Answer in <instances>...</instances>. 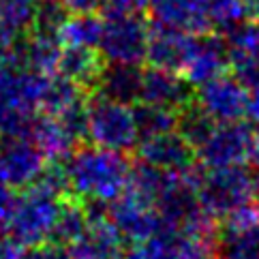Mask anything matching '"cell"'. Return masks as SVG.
Wrapping results in <instances>:
<instances>
[{
	"label": "cell",
	"instance_id": "cell-1",
	"mask_svg": "<svg viewBox=\"0 0 259 259\" xmlns=\"http://www.w3.org/2000/svg\"><path fill=\"white\" fill-rule=\"evenodd\" d=\"M69 193L79 201L109 203L124 193L131 174V159L124 152L95 144H79L60 161Z\"/></svg>",
	"mask_w": 259,
	"mask_h": 259
},
{
	"label": "cell",
	"instance_id": "cell-2",
	"mask_svg": "<svg viewBox=\"0 0 259 259\" xmlns=\"http://www.w3.org/2000/svg\"><path fill=\"white\" fill-rule=\"evenodd\" d=\"M257 197L259 178L246 165L214 167L197 176V199L214 221H225L236 212L253 208Z\"/></svg>",
	"mask_w": 259,
	"mask_h": 259
},
{
	"label": "cell",
	"instance_id": "cell-3",
	"mask_svg": "<svg viewBox=\"0 0 259 259\" xmlns=\"http://www.w3.org/2000/svg\"><path fill=\"white\" fill-rule=\"evenodd\" d=\"M64 199V195H58L41 182H32L30 187L22 189L17 208L7 225L9 236L22 248H36L50 242Z\"/></svg>",
	"mask_w": 259,
	"mask_h": 259
},
{
	"label": "cell",
	"instance_id": "cell-4",
	"mask_svg": "<svg viewBox=\"0 0 259 259\" xmlns=\"http://www.w3.org/2000/svg\"><path fill=\"white\" fill-rule=\"evenodd\" d=\"M88 142L107 150L131 154L140 144L133 105L118 103L97 92L88 95Z\"/></svg>",
	"mask_w": 259,
	"mask_h": 259
},
{
	"label": "cell",
	"instance_id": "cell-5",
	"mask_svg": "<svg viewBox=\"0 0 259 259\" xmlns=\"http://www.w3.org/2000/svg\"><path fill=\"white\" fill-rule=\"evenodd\" d=\"M103 15L99 50L107 62L142 64L146 60L150 22L142 11H118Z\"/></svg>",
	"mask_w": 259,
	"mask_h": 259
},
{
	"label": "cell",
	"instance_id": "cell-6",
	"mask_svg": "<svg viewBox=\"0 0 259 259\" xmlns=\"http://www.w3.org/2000/svg\"><path fill=\"white\" fill-rule=\"evenodd\" d=\"M255 144V126L236 120V122H221L212 128L195 154L197 161L206 169L214 167H234L248 165Z\"/></svg>",
	"mask_w": 259,
	"mask_h": 259
},
{
	"label": "cell",
	"instance_id": "cell-7",
	"mask_svg": "<svg viewBox=\"0 0 259 259\" xmlns=\"http://www.w3.org/2000/svg\"><path fill=\"white\" fill-rule=\"evenodd\" d=\"M50 165V159L26 135L0 137V180L9 187L22 191L39 180Z\"/></svg>",
	"mask_w": 259,
	"mask_h": 259
},
{
	"label": "cell",
	"instance_id": "cell-8",
	"mask_svg": "<svg viewBox=\"0 0 259 259\" xmlns=\"http://www.w3.org/2000/svg\"><path fill=\"white\" fill-rule=\"evenodd\" d=\"M107 221L120 240H126L131 244L154 236L163 227V221L152 203L128 189H124L118 199L107 203Z\"/></svg>",
	"mask_w": 259,
	"mask_h": 259
},
{
	"label": "cell",
	"instance_id": "cell-9",
	"mask_svg": "<svg viewBox=\"0 0 259 259\" xmlns=\"http://www.w3.org/2000/svg\"><path fill=\"white\" fill-rule=\"evenodd\" d=\"M195 103L214 122H236L246 118V88L234 73H223L195 88Z\"/></svg>",
	"mask_w": 259,
	"mask_h": 259
},
{
	"label": "cell",
	"instance_id": "cell-10",
	"mask_svg": "<svg viewBox=\"0 0 259 259\" xmlns=\"http://www.w3.org/2000/svg\"><path fill=\"white\" fill-rule=\"evenodd\" d=\"M137 159L169 174H187L197 167V154L178 131L142 137L137 144Z\"/></svg>",
	"mask_w": 259,
	"mask_h": 259
},
{
	"label": "cell",
	"instance_id": "cell-11",
	"mask_svg": "<svg viewBox=\"0 0 259 259\" xmlns=\"http://www.w3.org/2000/svg\"><path fill=\"white\" fill-rule=\"evenodd\" d=\"M227 71H229V52H227L225 36L219 32L195 34L193 52L180 75L193 88H197L210 79L223 75Z\"/></svg>",
	"mask_w": 259,
	"mask_h": 259
},
{
	"label": "cell",
	"instance_id": "cell-12",
	"mask_svg": "<svg viewBox=\"0 0 259 259\" xmlns=\"http://www.w3.org/2000/svg\"><path fill=\"white\" fill-rule=\"evenodd\" d=\"M193 43H195V34L150 22V34H148L144 62L156 69L182 73L193 52Z\"/></svg>",
	"mask_w": 259,
	"mask_h": 259
},
{
	"label": "cell",
	"instance_id": "cell-13",
	"mask_svg": "<svg viewBox=\"0 0 259 259\" xmlns=\"http://www.w3.org/2000/svg\"><path fill=\"white\" fill-rule=\"evenodd\" d=\"M193 99H195V88L180 73L156 69V67H150V64L142 69V86H140V99L137 101L180 112Z\"/></svg>",
	"mask_w": 259,
	"mask_h": 259
},
{
	"label": "cell",
	"instance_id": "cell-14",
	"mask_svg": "<svg viewBox=\"0 0 259 259\" xmlns=\"http://www.w3.org/2000/svg\"><path fill=\"white\" fill-rule=\"evenodd\" d=\"M146 13L148 22L167 28L189 34L212 32L206 15V0H148Z\"/></svg>",
	"mask_w": 259,
	"mask_h": 259
},
{
	"label": "cell",
	"instance_id": "cell-15",
	"mask_svg": "<svg viewBox=\"0 0 259 259\" xmlns=\"http://www.w3.org/2000/svg\"><path fill=\"white\" fill-rule=\"evenodd\" d=\"M107 67L105 56L101 54L99 48H88V45H62L56 62L58 75L71 79L73 84H77L81 90H86L88 95L97 90V84L103 69Z\"/></svg>",
	"mask_w": 259,
	"mask_h": 259
},
{
	"label": "cell",
	"instance_id": "cell-16",
	"mask_svg": "<svg viewBox=\"0 0 259 259\" xmlns=\"http://www.w3.org/2000/svg\"><path fill=\"white\" fill-rule=\"evenodd\" d=\"M69 259H124L122 240L107 217L92 219L90 227L77 242L67 246Z\"/></svg>",
	"mask_w": 259,
	"mask_h": 259
},
{
	"label": "cell",
	"instance_id": "cell-17",
	"mask_svg": "<svg viewBox=\"0 0 259 259\" xmlns=\"http://www.w3.org/2000/svg\"><path fill=\"white\" fill-rule=\"evenodd\" d=\"M140 86H142V64L107 62L95 92L101 97L118 101V103L133 105L140 99Z\"/></svg>",
	"mask_w": 259,
	"mask_h": 259
},
{
	"label": "cell",
	"instance_id": "cell-18",
	"mask_svg": "<svg viewBox=\"0 0 259 259\" xmlns=\"http://www.w3.org/2000/svg\"><path fill=\"white\" fill-rule=\"evenodd\" d=\"M88 92L81 90L77 84H73L71 79L58 75V73H50L45 75L41 97H39V114L45 116H58L64 109L75 105L77 101L86 99Z\"/></svg>",
	"mask_w": 259,
	"mask_h": 259
},
{
	"label": "cell",
	"instance_id": "cell-19",
	"mask_svg": "<svg viewBox=\"0 0 259 259\" xmlns=\"http://www.w3.org/2000/svg\"><path fill=\"white\" fill-rule=\"evenodd\" d=\"M182 231L178 227L165 225L154 236L133 242L124 259H180Z\"/></svg>",
	"mask_w": 259,
	"mask_h": 259
},
{
	"label": "cell",
	"instance_id": "cell-20",
	"mask_svg": "<svg viewBox=\"0 0 259 259\" xmlns=\"http://www.w3.org/2000/svg\"><path fill=\"white\" fill-rule=\"evenodd\" d=\"M88 227H90V219H88L84 201L67 197L64 203H62V208H60L56 225H54L50 242L69 246L73 242H77V240L88 231Z\"/></svg>",
	"mask_w": 259,
	"mask_h": 259
},
{
	"label": "cell",
	"instance_id": "cell-21",
	"mask_svg": "<svg viewBox=\"0 0 259 259\" xmlns=\"http://www.w3.org/2000/svg\"><path fill=\"white\" fill-rule=\"evenodd\" d=\"M101 32H103V15L99 11L86 13H71L67 24L60 30L62 45H88L99 48Z\"/></svg>",
	"mask_w": 259,
	"mask_h": 259
},
{
	"label": "cell",
	"instance_id": "cell-22",
	"mask_svg": "<svg viewBox=\"0 0 259 259\" xmlns=\"http://www.w3.org/2000/svg\"><path fill=\"white\" fill-rule=\"evenodd\" d=\"M133 116H135L137 131H140V140L142 137L176 131V124H178V112L176 109L142 103V101L133 103Z\"/></svg>",
	"mask_w": 259,
	"mask_h": 259
},
{
	"label": "cell",
	"instance_id": "cell-23",
	"mask_svg": "<svg viewBox=\"0 0 259 259\" xmlns=\"http://www.w3.org/2000/svg\"><path fill=\"white\" fill-rule=\"evenodd\" d=\"M219 122H214L203 109L195 103V99L191 101L189 105H184L178 112V124H176V131H178L184 140H187L193 148H197L206 142V137L212 133Z\"/></svg>",
	"mask_w": 259,
	"mask_h": 259
},
{
	"label": "cell",
	"instance_id": "cell-24",
	"mask_svg": "<svg viewBox=\"0 0 259 259\" xmlns=\"http://www.w3.org/2000/svg\"><path fill=\"white\" fill-rule=\"evenodd\" d=\"M69 15H71V11L60 0H36L34 13H32V24H30L28 32L60 41V30H62V26L67 24Z\"/></svg>",
	"mask_w": 259,
	"mask_h": 259
},
{
	"label": "cell",
	"instance_id": "cell-25",
	"mask_svg": "<svg viewBox=\"0 0 259 259\" xmlns=\"http://www.w3.org/2000/svg\"><path fill=\"white\" fill-rule=\"evenodd\" d=\"M206 15L212 32L225 34L246 20L244 0H206Z\"/></svg>",
	"mask_w": 259,
	"mask_h": 259
},
{
	"label": "cell",
	"instance_id": "cell-26",
	"mask_svg": "<svg viewBox=\"0 0 259 259\" xmlns=\"http://www.w3.org/2000/svg\"><path fill=\"white\" fill-rule=\"evenodd\" d=\"M36 0H0V20L13 34L30 30Z\"/></svg>",
	"mask_w": 259,
	"mask_h": 259
},
{
	"label": "cell",
	"instance_id": "cell-27",
	"mask_svg": "<svg viewBox=\"0 0 259 259\" xmlns=\"http://www.w3.org/2000/svg\"><path fill=\"white\" fill-rule=\"evenodd\" d=\"M17 199H20V191L0 180V227L7 229L9 221H11L13 212L17 208Z\"/></svg>",
	"mask_w": 259,
	"mask_h": 259
},
{
	"label": "cell",
	"instance_id": "cell-28",
	"mask_svg": "<svg viewBox=\"0 0 259 259\" xmlns=\"http://www.w3.org/2000/svg\"><path fill=\"white\" fill-rule=\"evenodd\" d=\"M148 0H99V13L146 11Z\"/></svg>",
	"mask_w": 259,
	"mask_h": 259
},
{
	"label": "cell",
	"instance_id": "cell-29",
	"mask_svg": "<svg viewBox=\"0 0 259 259\" xmlns=\"http://www.w3.org/2000/svg\"><path fill=\"white\" fill-rule=\"evenodd\" d=\"M24 248L9 236V231L5 227H0V259H13L15 255H20Z\"/></svg>",
	"mask_w": 259,
	"mask_h": 259
},
{
	"label": "cell",
	"instance_id": "cell-30",
	"mask_svg": "<svg viewBox=\"0 0 259 259\" xmlns=\"http://www.w3.org/2000/svg\"><path fill=\"white\" fill-rule=\"evenodd\" d=\"M71 13H86V11H99V0H60Z\"/></svg>",
	"mask_w": 259,
	"mask_h": 259
},
{
	"label": "cell",
	"instance_id": "cell-31",
	"mask_svg": "<svg viewBox=\"0 0 259 259\" xmlns=\"http://www.w3.org/2000/svg\"><path fill=\"white\" fill-rule=\"evenodd\" d=\"M217 259H253V257H246V255H238V253H227V251H219Z\"/></svg>",
	"mask_w": 259,
	"mask_h": 259
},
{
	"label": "cell",
	"instance_id": "cell-32",
	"mask_svg": "<svg viewBox=\"0 0 259 259\" xmlns=\"http://www.w3.org/2000/svg\"><path fill=\"white\" fill-rule=\"evenodd\" d=\"M257 214H259V212H257Z\"/></svg>",
	"mask_w": 259,
	"mask_h": 259
}]
</instances>
